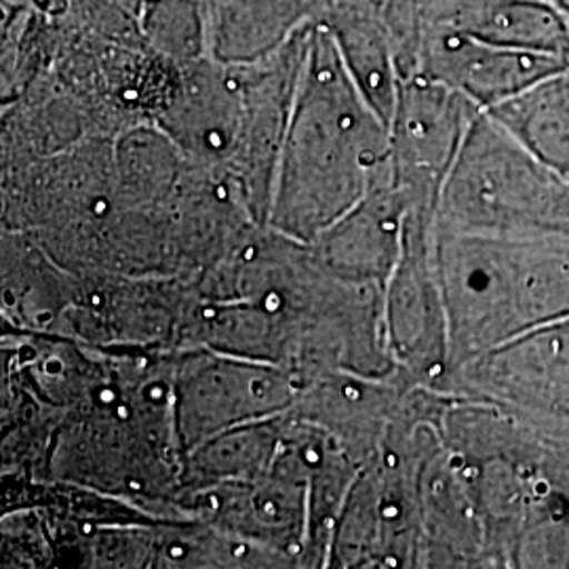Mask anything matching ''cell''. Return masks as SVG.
Returning a JSON list of instances; mask_svg holds the SVG:
<instances>
[{"label":"cell","mask_w":569,"mask_h":569,"mask_svg":"<svg viewBox=\"0 0 569 569\" xmlns=\"http://www.w3.org/2000/svg\"><path fill=\"white\" fill-rule=\"evenodd\" d=\"M390 163V129L312 26L270 194V220L300 241L323 237L366 199Z\"/></svg>","instance_id":"6da1fadb"},{"label":"cell","mask_w":569,"mask_h":569,"mask_svg":"<svg viewBox=\"0 0 569 569\" xmlns=\"http://www.w3.org/2000/svg\"><path fill=\"white\" fill-rule=\"evenodd\" d=\"M449 369L569 317V237H486L435 228Z\"/></svg>","instance_id":"7a4b0ae2"},{"label":"cell","mask_w":569,"mask_h":569,"mask_svg":"<svg viewBox=\"0 0 569 569\" xmlns=\"http://www.w3.org/2000/svg\"><path fill=\"white\" fill-rule=\"evenodd\" d=\"M435 228L486 237H569V183L481 112L441 186Z\"/></svg>","instance_id":"3957f363"},{"label":"cell","mask_w":569,"mask_h":569,"mask_svg":"<svg viewBox=\"0 0 569 569\" xmlns=\"http://www.w3.org/2000/svg\"><path fill=\"white\" fill-rule=\"evenodd\" d=\"M435 390L569 435V317L451 367Z\"/></svg>","instance_id":"277c9868"},{"label":"cell","mask_w":569,"mask_h":569,"mask_svg":"<svg viewBox=\"0 0 569 569\" xmlns=\"http://www.w3.org/2000/svg\"><path fill=\"white\" fill-rule=\"evenodd\" d=\"M483 110L446 82L401 79L390 122V163L409 209L437 211V199L472 121Z\"/></svg>","instance_id":"5b68a950"},{"label":"cell","mask_w":569,"mask_h":569,"mask_svg":"<svg viewBox=\"0 0 569 569\" xmlns=\"http://www.w3.org/2000/svg\"><path fill=\"white\" fill-rule=\"evenodd\" d=\"M566 68L569 61L555 56L500 47L439 28L420 30L399 49L401 79L425 74L446 82L481 110L509 102Z\"/></svg>","instance_id":"8992f818"},{"label":"cell","mask_w":569,"mask_h":569,"mask_svg":"<svg viewBox=\"0 0 569 569\" xmlns=\"http://www.w3.org/2000/svg\"><path fill=\"white\" fill-rule=\"evenodd\" d=\"M323 26L336 42L348 74L390 129L401 70L385 0H326Z\"/></svg>","instance_id":"52a82bcc"},{"label":"cell","mask_w":569,"mask_h":569,"mask_svg":"<svg viewBox=\"0 0 569 569\" xmlns=\"http://www.w3.org/2000/svg\"><path fill=\"white\" fill-rule=\"evenodd\" d=\"M287 399V385L264 371L226 363L186 373L178 416L183 441H201L226 425L274 411Z\"/></svg>","instance_id":"ba28073f"},{"label":"cell","mask_w":569,"mask_h":569,"mask_svg":"<svg viewBox=\"0 0 569 569\" xmlns=\"http://www.w3.org/2000/svg\"><path fill=\"white\" fill-rule=\"evenodd\" d=\"M319 0H203L209 49L222 63L264 60L293 39Z\"/></svg>","instance_id":"9c48e42d"},{"label":"cell","mask_w":569,"mask_h":569,"mask_svg":"<svg viewBox=\"0 0 569 569\" xmlns=\"http://www.w3.org/2000/svg\"><path fill=\"white\" fill-rule=\"evenodd\" d=\"M486 112L569 183V68Z\"/></svg>","instance_id":"30bf717a"},{"label":"cell","mask_w":569,"mask_h":569,"mask_svg":"<svg viewBox=\"0 0 569 569\" xmlns=\"http://www.w3.org/2000/svg\"><path fill=\"white\" fill-rule=\"evenodd\" d=\"M142 28L150 42L171 60L192 63L209 47L203 0H143Z\"/></svg>","instance_id":"8fae6325"},{"label":"cell","mask_w":569,"mask_h":569,"mask_svg":"<svg viewBox=\"0 0 569 569\" xmlns=\"http://www.w3.org/2000/svg\"><path fill=\"white\" fill-rule=\"evenodd\" d=\"M545 2H549L552 7H557L559 11H563V13L569 18V0H545Z\"/></svg>","instance_id":"7c38bea8"}]
</instances>
